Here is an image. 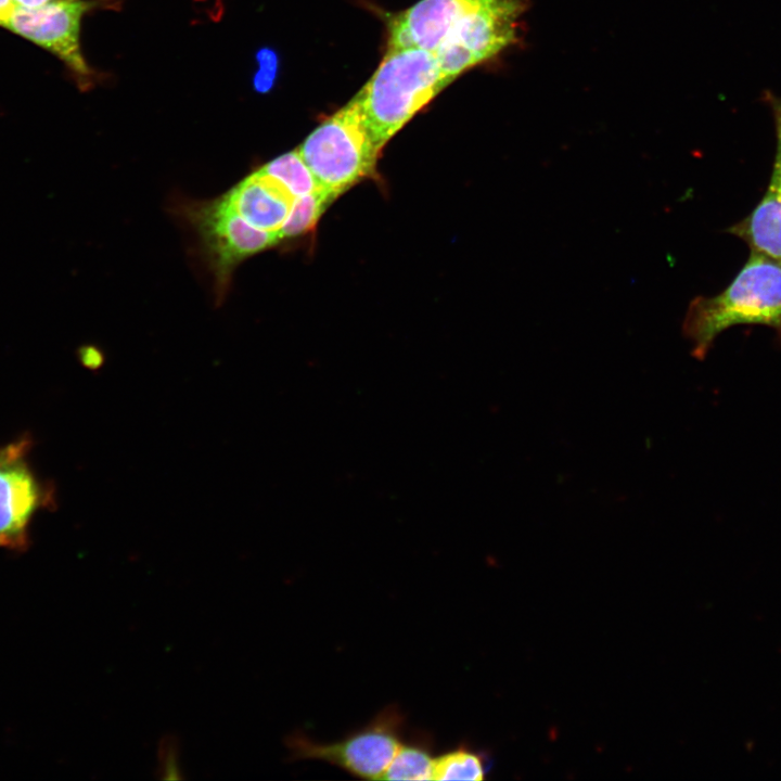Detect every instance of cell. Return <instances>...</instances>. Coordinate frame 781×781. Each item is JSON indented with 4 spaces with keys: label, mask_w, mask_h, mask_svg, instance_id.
I'll use <instances>...</instances> for the list:
<instances>
[{
    "label": "cell",
    "mask_w": 781,
    "mask_h": 781,
    "mask_svg": "<svg viewBox=\"0 0 781 781\" xmlns=\"http://www.w3.org/2000/svg\"><path fill=\"white\" fill-rule=\"evenodd\" d=\"M737 324L769 327L781 341V261L751 252L722 292L692 299L682 331L693 355L703 358L715 338Z\"/></svg>",
    "instance_id": "1"
},
{
    "label": "cell",
    "mask_w": 781,
    "mask_h": 781,
    "mask_svg": "<svg viewBox=\"0 0 781 781\" xmlns=\"http://www.w3.org/2000/svg\"><path fill=\"white\" fill-rule=\"evenodd\" d=\"M450 82L431 52L419 48H387L380 65L357 93L377 145L383 149Z\"/></svg>",
    "instance_id": "2"
},
{
    "label": "cell",
    "mask_w": 781,
    "mask_h": 781,
    "mask_svg": "<svg viewBox=\"0 0 781 781\" xmlns=\"http://www.w3.org/2000/svg\"><path fill=\"white\" fill-rule=\"evenodd\" d=\"M297 150L319 185L336 197L372 176L382 152L357 94L315 128Z\"/></svg>",
    "instance_id": "3"
},
{
    "label": "cell",
    "mask_w": 781,
    "mask_h": 781,
    "mask_svg": "<svg viewBox=\"0 0 781 781\" xmlns=\"http://www.w3.org/2000/svg\"><path fill=\"white\" fill-rule=\"evenodd\" d=\"M406 717L397 704L387 705L366 726L335 742H317L300 731L286 738L291 760L313 759L368 780L383 776L399 748Z\"/></svg>",
    "instance_id": "4"
},
{
    "label": "cell",
    "mask_w": 781,
    "mask_h": 781,
    "mask_svg": "<svg viewBox=\"0 0 781 781\" xmlns=\"http://www.w3.org/2000/svg\"><path fill=\"white\" fill-rule=\"evenodd\" d=\"M528 0H485L468 11L432 53L451 80L488 61L517 39Z\"/></svg>",
    "instance_id": "5"
},
{
    "label": "cell",
    "mask_w": 781,
    "mask_h": 781,
    "mask_svg": "<svg viewBox=\"0 0 781 781\" xmlns=\"http://www.w3.org/2000/svg\"><path fill=\"white\" fill-rule=\"evenodd\" d=\"M189 217L214 273L218 296L226 292L241 261L279 243L277 233L249 225L222 197L190 207Z\"/></svg>",
    "instance_id": "6"
},
{
    "label": "cell",
    "mask_w": 781,
    "mask_h": 781,
    "mask_svg": "<svg viewBox=\"0 0 781 781\" xmlns=\"http://www.w3.org/2000/svg\"><path fill=\"white\" fill-rule=\"evenodd\" d=\"M94 7L88 0H56L35 8L17 5L5 27L59 57L82 85L92 71L80 49L84 15Z\"/></svg>",
    "instance_id": "7"
},
{
    "label": "cell",
    "mask_w": 781,
    "mask_h": 781,
    "mask_svg": "<svg viewBox=\"0 0 781 781\" xmlns=\"http://www.w3.org/2000/svg\"><path fill=\"white\" fill-rule=\"evenodd\" d=\"M52 503V492L25 456L0 464V547L24 550L35 513Z\"/></svg>",
    "instance_id": "8"
},
{
    "label": "cell",
    "mask_w": 781,
    "mask_h": 781,
    "mask_svg": "<svg viewBox=\"0 0 781 781\" xmlns=\"http://www.w3.org/2000/svg\"><path fill=\"white\" fill-rule=\"evenodd\" d=\"M760 99L769 107L774 126L776 151L770 179L754 209L727 232L743 240L751 252L781 261V95L766 89Z\"/></svg>",
    "instance_id": "9"
},
{
    "label": "cell",
    "mask_w": 781,
    "mask_h": 781,
    "mask_svg": "<svg viewBox=\"0 0 781 781\" xmlns=\"http://www.w3.org/2000/svg\"><path fill=\"white\" fill-rule=\"evenodd\" d=\"M485 0H420L390 20L388 48L435 51L468 11Z\"/></svg>",
    "instance_id": "10"
},
{
    "label": "cell",
    "mask_w": 781,
    "mask_h": 781,
    "mask_svg": "<svg viewBox=\"0 0 781 781\" xmlns=\"http://www.w3.org/2000/svg\"><path fill=\"white\" fill-rule=\"evenodd\" d=\"M222 199L249 225L273 233L282 227L295 200L283 184L260 168L240 181Z\"/></svg>",
    "instance_id": "11"
},
{
    "label": "cell",
    "mask_w": 781,
    "mask_h": 781,
    "mask_svg": "<svg viewBox=\"0 0 781 781\" xmlns=\"http://www.w3.org/2000/svg\"><path fill=\"white\" fill-rule=\"evenodd\" d=\"M434 761L433 739L415 732L404 738L383 780H433Z\"/></svg>",
    "instance_id": "12"
},
{
    "label": "cell",
    "mask_w": 781,
    "mask_h": 781,
    "mask_svg": "<svg viewBox=\"0 0 781 781\" xmlns=\"http://www.w3.org/2000/svg\"><path fill=\"white\" fill-rule=\"evenodd\" d=\"M489 763L484 753L459 745L435 757L433 780L481 781L487 776Z\"/></svg>",
    "instance_id": "13"
},
{
    "label": "cell",
    "mask_w": 781,
    "mask_h": 781,
    "mask_svg": "<svg viewBox=\"0 0 781 781\" xmlns=\"http://www.w3.org/2000/svg\"><path fill=\"white\" fill-rule=\"evenodd\" d=\"M337 199L324 189L296 197L278 231L279 242L298 238L311 231L329 205Z\"/></svg>",
    "instance_id": "14"
},
{
    "label": "cell",
    "mask_w": 781,
    "mask_h": 781,
    "mask_svg": "<svg viewBox=\"0 0 781 781\" xmlns=\"http://www.w3.org/2000/svg\"><path fill=\"white\" fill-rule=\"evenodd\" d=\"M260 169L283 184L295 199L322 189L298 150L273 158Z\"/></svg>",
    "instance_id": "15"
},
{
    "label": "cell",
    "mask_w": 781,
    "mask_h": 781,
    "mask_svg": "<svg viewBox=\"0 0 781 781\" xmlns=\"http://www.w3.org/2000/svg\"><path fill=\"white\" fill-rule=\"evenodd\" d=\"M159 772L165 779H180L178 744L174 737H166L159 745Z\"/></svg>",
    "instance_id": "16"
},
{
    "label": "cell",
    "mask_w": 781,
    "mask_h": 781,
    "mask_svg": "<svg viewBox=\"0 0 781 781\" xmlns=\"http://www.w3.org/2000/svg\"><path fill=\"white\" fill-rule=\"evenodd\" d=\"M31 440L27 436L0 447V464L26 456L31 447Z\"/></svg>",
    "instance_id": "17"
},
{
    "label": "cell",
    "mask_w": 781,
    "mask_h": 781,
    "mask_svg": "<svg viewBox=\"0 0 781 781\" xmlns=\"http://www.w3.org/2000/svg\"><path fill=\"white\" fill-rule=\"evenodd\" d=\"M80 359L84 366L92 370L101 368L104 362L103 354L98 348L91 346L81 349Z\"/></svg>",
    "instance_id": "18"
},
{
    "label": "cell",
    "mask_w": 781,
    "mask_h": 781,
    "mask_svg": "<svg viewBox=\"0 0 781 781\" xmlns=\"http://www.w3.org/2000/svg\"><path fill=\"white\" fill-rule=\"evenodd\" d=\"M17 5L15 0H0V27H5Z\"/></svg>",
    "instance_id": "19"
},
{
    "label": "cell",
    "mask_w": 781,
    "mask_h": 781,
    "mask_svg": "<svg viewBox=\"0 0 781 781\" xmlns=\"http://www.w3.org/2000/svg\"><path fill=\"white\" fill-rule=\"evenodd\" d=\"M20 5L26 7V8H35L39 5H43L49 2H53L56 0H15Z\"/></svg>",
    "instance_id": "20"
}]
</instances>
